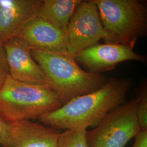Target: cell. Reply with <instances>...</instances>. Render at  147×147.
Listing matches in <instances>:
<instances>
[{
    "mask_svg": "<svg viewBox=\"0 0 147 147\" xmlns=\"http://www.w3.org/2000/svg\"><path fill=\"white\" fill-rule=\"evenodd\" d=\"M61 132L31 121L11 123V147H57Z\"/></svg>",
    "mask_w": 147,
    "mask_h": 147,
    "instance_id": "obj_11",
    "label": "cell"
},
{
    "mask_svg": "<svg viewBox=\"0 0 147 147\" xmlns=\"http://www.w3.org/2000/svg\"><path fill=\"white\" fill-rule=\"evenodd\" d=\"M75 59L88 71L98 74L111 70L123 62H144L146 59L133 48L118 43H99L80 53Z\"/></svg>",
    "mask_w": 147,
    "mask_h": 147,
    "instance_id": "obj_8",
    "label": "cell"
},
{
    "mask_svg": "<svg viewBox=\"0 0 147 147\" xmlns=\"http://www.w3.org/2000/svg\"><path fill=\"white\" fill-rule=\"evenodd\" d=\"M105 30L118 44L133 48L146 36L147 8L140 0H94Z\"/></svg>",
    "mask_w": 147,
    "mask_h": 147,
    "instance_id": "obj_4",
    "label": "cell"
},
{
    "mask_svg": "<svg viewBox=\"0 0 147 147\" xmlns=\"http://www.w3.org/2000/svg\"><path fill=\"white\" fill-rule=\"evenodd\" d=\"M86 129H71L61 132L57 147H89Z\"/></svg>",
    "mask_w": 147,
    "mask_h": 147,
    "instance_id": "obj_13",
    "label": "cell"
},
{
    "mask_svg": "<svg viewBox=\"0 0 147 147\" xmlns=\"http://www.w3.org/2000/svg\"><path fill=\"white\" fill-rule=\"evenodd\" d=\"M11 123L0 115V144L3 147H11L10 138Z\"/></svg>",
    "mask_w": 147,
    "mask_h": 147,
    "instance_id": "obj_15",
    "label": "cell"
},
{
    "mask_svg": "<svg viewBox=\"0 0 147 147\" xmlns=\"http://www.w3.org/2000/svg\"><path fill=\"white\" fill-rule=\"evenodd\" d=\"M9 74L6 53L3 44L0 42V88Z\"/></svg>",
    "mask_w": 147,
    "mask_h": 147,
    "instance_id": "obj_16",
    "label": "cell"
},
{
    "mask_svg": "<svg viewBox=\"0 0 147 147\" xmlns=\"http://www.w3.org/2000/svg\"><path fill=\"white\" fill-rule=\"evenodd\" d=\"M16 38L31 50L68 53L67 33L37 16L28 22Z\"/></svg>",
    "mask_w": 147,
    "mask_h": 147,
    "instance_id": "obj_9",
    "label": "cell"
},
{
    "mask_svg": "<svg viewBox=\"0 0 147 147\" xmlns=\"http://www.w3.org/2000/svg\"><path fill=\"white\" fill-rule=\"evenodd\" d=\"M3 46L11 78L22 82L52 89L50 81L33 58L29 47L16 37L5 42Z\"/></svg>",
    "mask_w": 147,
    "mask_h": 147,
    "instance_id": "obj_7",
    "label": "cell"
},
{
    "mask_svg": "<svg viewBox=\"0 0 147 147\" xmlns=\"http://www.w3.org/2000/svg\"><path fill=\"white\" fill-rule=\"evenodd\" d=\"M131 80L111 78L99 89L78 96L38 119L58 130L98 126L111 111L125 102Z\"/></svg>",
    "mask_w": 147,
    "mask_h": 147,
    "instance_id": "obj_1",
    "label": "cell"
},
{
    "mask_svg": "<svg viewBox=\"0 0 147 147\" xmlns=\"http://www.w3.org/2000/svg\"><path fill=\"white\" fill-rule=\"evenodd\" d=\"M62 105L52 89L19 81L9 74L0 88V115L10 123L38 119Z\"/></svg>",
    "mask_w": 147,
    "mask_h": 147,
    "instance_id": "obj_3",
    "label": "cell"
},
{
    "mask_svg": "<svg viewBox=\"0 0 147 147\" xmlns=\"http://www.w3.org/2000/svg\"><path fill=\"white\" fill-rule=\"evenodd\" d=\"M32 56L52 84L63 104L99 89L108 79L101 74L85 71L68 53L31 50Z\"/></svg>",
    "mask_w": 147,
    "mask_h": 147,
    "instance_id": "obj_2",
    "label": "cell"
},
{
    "mask_svg": "<svg viewBox=\"0 0 147 147\" xmlns=\"http://www.w3.org/2000/svg\"><path fill=\"white\" fill-rule=\"evenodd\" d=\"M146 84L141 87L138 97L137 116L141 130H147V90Z\"/></svg>",
    "mask_w": 147,
    "mask_h": 147,
    "instance_id": "obj_14",
    "label": "cell"
},
{
    "mask_svg": "<svg viewBox=\"0 0 147 147\" xmlns=\"http://www.w3.org/2000/svg\"><path fill=\"white\" fill-rule=\"evenodd\" d=\"M42 0H0V42L2 44L19 34L36 18Z\"/></svg>",
    "mask_w": 147,
    "mask_h": 147,
    "instance_id": "obj_10",
    "label": "cell"
},
{
    "mask_svg": "<svg viewBox=\"0 0 147 147\" xmlns=\"http://www.w3.org/2000/svg\"><path fill=\"white\" fill-rule=\"evenodd\" d=\"M138 97L125 102L87 132L89 147H124L141 130L137 116Z\"/></svg>",
    "mask_w": 147,
    "mask_h": 147,
    "instance_id": "obj_5",
    "label": "cell"
},
{
    "mask_svg": "<svg viewBox=\"0 0 147 147\" xmlns=\"http://www.w3.org/2000/svg\"><path fill=\"white\" fill-rule=\"evenodd\" d=\"M67 34L68 53L74 58L101 39L106 43H118L103 26L94 0L82 1L70 20Z\"/></svg>",
    "mask_w": 147,
    "mask_h": 147,
    "instance_id": "obj_6",
    "label": "cell"
},
{
    "mask_svg": "<svg viewBox=\"0 0 147 147\" xmlns=\"http://www.w3.org/2000/svg\"><path fill=\"white\" fill-rule=\"evenodd\" d=\"M134 138L132 147H147V130H141Z\"/></svg>",
    "mask_w": 147,
    "mask_h": 147,
    "instance_id": "obj_17",
    "label": "cell"
},
{
    "mask_svg": "<svg viewBox=\"0 0 147 147\" xmlns=\"http://www.w3.org/2000/svg\"><path fill=\"white\" fill-rule=\"evenodd\" d=\"M82 0H44L37 17L67 33L69 22Z\"/></svg>",
    "mask_w": 147,
    "mask_h": 147,
    "instance_id": "obj_12",
    "label": "cell"
}]
</instances>
